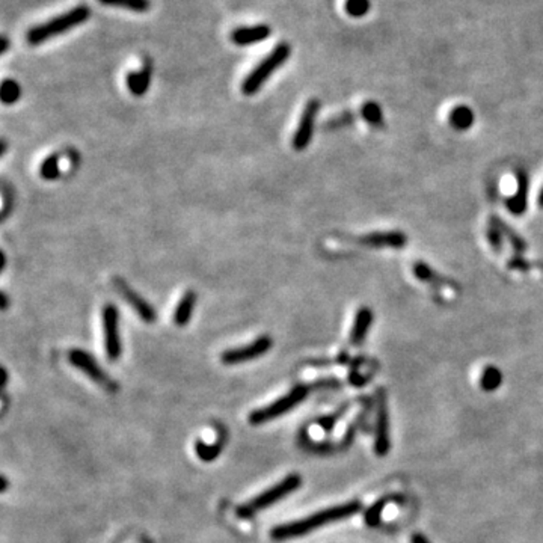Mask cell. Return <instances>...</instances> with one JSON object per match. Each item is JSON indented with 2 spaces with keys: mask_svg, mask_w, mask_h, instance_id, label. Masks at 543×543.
Segmentation results:
<instances>
[{
  "mask_svg": "<svg viewBox=\"0 0 543 543\" xmlns=\"http://www.w3.org/2000/svg\"><path fill=\"white\" fill-rule=\"evenodd\" d=\"M358 508H360V504L358 503H348V504L333 505L331 508H325V510H320L314 515H309L304 519H299V521H293V522L275 527L272 530V539L273 540H288V539H296L300 536H307L311 533V531H314L317 528L343 521V519L355 515L358 512Z\"/></svg>",
  "mask_w": 543,
  "mask_h": 543,
  "instance_id": "obj_1",
  "label": "cell"
},
{
  "mask_svg": "<svg viewBox=\"0 0 543 543\" xmlns=\"http://www.w3.org/2000/svg\"><path fill=\"white\" fill-rule=\"evenodd\" d=\"M91 17V8L86 5H79L70 11H67L65 14L57 16L49 21L42 23L40 26H35L29 29L26 40L30 45H40L45 41L53 40L57 35L72 30L80 25H84Z\"/></svg>",
  "mask_w": 543,
  "mask_h": 543,
  "instance_id": "obj_2",
  "label": "cell"
},
{
  "mask_svg": "<svg viewBox=\"0 0 543 543\" xmlns=\"http://www.w3.org/2000/svg\"><path fill=\"white\" fill-rule=\"evenodd\" d=\"M300 484H302V479H300V476H297V474H290V476H287L280 483L273 484V486L269 488L268 491L261 492L258 496H256V498H252L251 501L239 505L237 516L241 519H249L252 516L258 515L260 512L265 510V508H269L273 504L287 498L288 495L300 488Z\"/></svg>",
  "mask_w": 543,
  "mask_h": 543,
  "instance_id": "obj_3",
  "label": "cell"
},
{
  "mask_svg": "<svg viewBox=\"0 0 543 543\" xmlns=\"http://www.w3.org/2000/svg\"><path fill=\"white\" fill-rule=\"evenodd\" d=\"M290 56H292V45L287 42H280L270 52V55L265 56L264 59L245 77L244 82H241V92H244L245 96L257 94V92L263 88V85L272 77V74L276 70H280Z\"/></svg>",
  "mask_w": 543,
  "mask_h": 543,
  "instance_id": "obj_4",
  "label": "cell"
},
{
  "mask_svg": "<svg viewBox=\"0 0 543 543\" xmlns=\"http://www.w3.org/2000/svg\"><path fill=\"white\" fill-rule=\"evenodd\" d=\"M308 387L307 385H296L292 391H288L287 394L280 397L278 400L272 401L268 406L261 409L253 411L249 415V424L252 425H261L265 423H270L276 418L282 417V415L293 411L296 406L302 403L308 396Z\"/></svg>",
  "mask_w": 543,
  "mask_h": 543,
  "instance_id": "obj_5",
  "label": "cell"
},
{
  "mask_svg": "<svg viewBox=\"0 0 543 543\" xmlns=\"http://www.w3.org/2000/svg\"><path fill=\"white\" fill-rule=\"evenodd\" d=\"M272 344L273 341L269 335H261V337H258L256 341H252L246 345L225 350L221 355V361L225 365H237L252 360H257V358L265 355L272 349Z\"/></svg>",
  "mask_w": 543,
  "mask_h": 543,
  "instance_id": "obj_6",
  "label": "cell"
},
{
  "mask_svg": "<svg viewBox=\"0 0 543 543\" xmlns=\"http://www.w3.org/2000/svg\"><path fill=\"white\" fill-rule=\"evenodd\" d=\"M68 361H70V364L74 365L77 370H80V372L85 373L91 380H94L96 384L106 388L108 391L109 389L113 391L115 387H117L88 352L82 349H73L70 353H68Z\"/></svg>",
  "mask_w": 543,
  "mask_h": 543,
  "instance_id": "obj_7",
  "label": "cell"
},
{
  "mask_svg": "<svg viewBox=\"0 0 543 543\" xmlns=\"http://www.w3.org/2000/svg\"><path fill=\"white\" fill-rule=\"evenodd\" d=\"M118 309L115 305L103 308V333H105V348L109 360L117 361L121 356L122 345L118 331Z\"/></svg>",
  "mask_w": 543,
  "mask_h": 543,
  "instance_id": "obj_8",
  "label": "cell"
},
{
  "mask_svg": "<svg viewBox=\"0 0 543 543\" xmlns=\"http://www.w3.org/2000/svg\"><path fill=\"white\" fill-rule=\"evenodd\" d=\"M319 112H320V101L317 98L309 100L302 112V117H300L296 133L293 136V148L296 149V152H304V149L309 145L311 139H313Z\"/></svg>",
  "mask_w": 543,
  "mask_h": 543,
  "instance_id": "obj_9",
  "label": "cell"
},
{
  "mask_svg": "<svg viewBox=\"0 0 543 543\" xmlns=\"http://www.w3.org/2000/svg\"><path fill=\"white\" fill-rule=\"evenodd\" d=\"M113 284H115V287H117L118 293L127 300V304H129L136 311L137 316H139L144 321H147V323L156 321V319H157L156 309L149 305L144 297H141L135 290H132V288L127 285L121 278H115Z\"/></svg>",
  "mask_w": 543,
  "mask_h": 543,
  "instance_id": "obj_10",
  "label": "cell"
},
{
  "mask_svg": "<svg viewBox=\"0 0 543 543\" xmlns=\"http://www.w3.org/2000/svg\"><path fill=\"white\" fill-rule=\"evenodd\" d=\"M360 244L370 248H394L400 249L406 246L408 237L401 231H377L370 233L360 239Z\"/></svg>",
  "mask_w": 543,
  "mask_h": 543,
  "instance_id": "obj_11",
  "label": "cell"
},
{
  "mask_svg": "<svg viewBox=\"0 0 543 543\" xmlns=\"http://www.w3.org/2000/svg\"><path fill=\"white\" fill-rule=\"evenodd\" d=\"M516 192L513 196L507 200V209L512 215L515 216H521L525 213L527 207H528V189H530V181L528 176L525 171H518L516 172Z\"/></svg>",
  "mask_w": 543,
  "mask_h": 543,
  "instance_id": "obj_12",
  "label": "cell"
},
{
  "mask_svg": "<svg viewBox=\"0 0 543 543\" xmlns=\"http://www.w3.org/2000/svg\"><path fill=\"white\" fill-rule=\"evenodd\" d=\"M272 35V29L268 25H257L251 28H237L231 33V41L236 45H251L265 41Z\"/></svg>",
  "mask_w": 543,
  "mask_h": 543,
  "instance_id": "obj_13",
  "label": "cell"
},
{
  "mask_svg": "<svg viewBox=\"0 0 543 543\" xmlns=\"http://www.w3.org/2000/svg\"><path fill=\"white\" fill-rule=\"evenodd\" d=\"M152 73H153L152 62L147 61L144 62L141 70L130 72L129 74H127V79H125L127 88H129V91L133 96L141 97L145 94L149 88V84H152Z\"/></svg>",
  "mask_w": 543,
  "mask_h": 543,
  "instance_id": "obj_14",
  "label": "cell"
},
{
  "mask_svg": "<svg viewBox=\"0 0 543 543\" xmlns=\"http://www.w3.org/2000/svg\"><path fill=\"white\" fill-rule=\"evenodd\" d=\"M372 323H373V311L372 309L367 308V307H361L360 309H358V313H356L355 320H353V328L350 332V343L353 345L364 344L367 333L370 331V326H372Z\"/></svg>",
  "mask_w": 543,
  "mask_h": 543,
  "instance_id": "obj_15",
  "label": "cell"
},
{
  "mask_svg": "<svg viewBox=\"0 0 543 543\" xmlns=\"http://www.w3.org/2000/svg\"><path fill=\"white\" fill-rule=\"evenodd\" d=\"M413 273L420 281H423L425 284H430L432 287H436V288L448 287V285L456 287L452 281L447 280L445 276H441L438 272H435L427 263H421V261L415 263L413 264Z\"/></svg>",
  "mask_w": 543,
  "mask_h": 543,
  "instance_id": "obj_16",
  "label": "cell"
},
{
  "mask_svg": "<svg viewBox=\"0 0 543 543\" xmlns=\"http://www.w3.org/2000/svg\"><path fill=\"white\" fill-rule=\"evenodd\" d=\"M196 305V293L195 292H186L181 300L178 302L176 308V314H174V321L178 326H186L189 320L192 319L193 309Z\"/></svg>",
  "mask_w": 543,
  "mask_h": 543,
  "instance_id": "obj_17",
  "label": "cell"
},
{
  "mask_svg": "<svg viewBox=\"0 0 543 543\" xmlns=\"http://www.w3.org/2000/svg\"><path fill=\"white\" fill-rule=\"evenodd\" d=\"M448 120H450V124H452L453 129L464 132V130L471 129V127L474 125V120H476V117H474V112L471 108H468L465 105H460L450 112Z\"/></svg>",
  "mask_w": 543,
  "mask_h": 543,
  "instance_id": "obj_18",
  "label": "cell"
},
{
  "mask_svg": "<svg viewBox=\"0 0 543 543\" xmlns=\"http://www.w3.org/2000/svg\"><path fill=\"white\" fill-rule=\"evenodd\" d=\"M377 421H379V429H377L376 448H377L379 455H384V453H387V450H388V417H387V409H385L384 399L380 400Z\"/></svg>",
  "mask_w": 543,
  "mask_h": 543,
  "instance_id": "obj_19",
  "label": "cell"
},
{
  "mask_svg": "<svg viewBox=\"0 0 543 543\" xmlns=\"http://www.w3.org/2000/svg\"><path fill=\"white\" fill-rule=\"evenodd\" d=\"M98 2L110 8L129 9L137 14H144L152 8V2H149V0H98Z\"/></svg>",
  "mask_w": 543,
  "mask_h": 543,
  "instance_id": "obj_20",
  "label": "cell"
},
{
  "mask_svg": "<svg viewBox=\"0 0 543 543\" xmlns=\"http://www.w3.org/2000/svg\"><path fill=\"white\" fill-rule=\"evenodd\" d=\"M491 221L498 225V228L503 231V234L507 237L508 241H510V245L513 246V249L516 251L518 256H519V253H522L527 249L525 240L519 234H516L510 225H507L504 221H501L498 216H491Z\"/></svg>",
  "mask_w": 543,
  "mask_h": 543,
  "instance_id": "obj_21",
  "label": "cell"
},
{
  "mask_svg": "<svg viewBox=\"0 0 543 543\" xmlns=\"http://www.w3.org/2000/svg\"><path fill=\"white\" fill-rule=\"evenodd\" d=\"M361 115L370 125L376 127V129H382V127L385 125L384 112L376 101H367L361 108Z\"/></svg>",
  "mask_w": 543,
  "mask_h": 543,
  "instance_id": "obj_22",
  "label": "cell"
},
{
  "mask_svg": "<svg viewBox=\"0 0 543 543\" xmlns=\"http://www.w3.org/2000/svg\"><path fill=\"white\" fill-rule=\"evenodd\" d=\"M40 174L44 180H56L57 177H59L61 171H59V157H57V154H50L49 157L44 159L40 168Z\"/></svg>",
  "mask_w": 543,
  "mask_h": 543,
  "instance_id": "obj_23",
  "label": "cell"
},
{
  "mask_svg": "<svg viewBox=\"0 0 543 543\" xmlns=\"http://www.w3.org/2000/svg\"><path fill=\"white\" fill-rule=\"evenodd\" d=\"M0 96H2V101L5 103V105H14L21 96V89L16 80L6 79L2 84V92H0Z\"/></svg>",
  "mask_w": 543,
  "mask_h": 543,
  "instance_id": "obj_24",
  "label": "cell"
},
{
  "mask_svg": "<svg viewBox=\"0 0 543 543\" xmlns=\"http://www.w3.org/2000/svg\"><path fill=\"white\" fill-rule=\"evenodd\" d=\"M370 8H372V4L370 0H345L344 9L348 16L353 18H361L368 14Z\"/></svg>",
  "mask_w": 543,
  "mask_h": 543,
  "instance_id": "obj_25",
  "label": "cell"
},
{
  "mask_svg": "<svg viewBox=\"0 0 543 543\" xmlns=\"http://www.w3.org/2000/svg\"><path fill=\"white\" fill-rule=\"evenodd\" d=\"M500 384H501V373L498 368L488 367L486 370H484L481 376V385L484 389H495L498 388Z\"/></svg>",
  "mask_w": 543,
  "mask_h": 543,
  "instance_id": "obj_26",
  "label": "cell"
},
{
  "mask_svg": "<svg viewBox=\"0 0 543 543\" xmlns=\"http://www.w3.org/2000/svg\"><path fill=\"white\" fill-rule=\"evenodd\" d=\"M196 455H198V457L204 462H212L215 460L216 456H219V453H221V445L219 444H215V445H207L201 441L196 442Z\"/></svg>",
  "mask_w": 543,
  "mask_h": 543,
  "instance_id": "obj_27",
  "label": "cell"
},
{
  "mask_svg": "<svg viewBox=\"0 0 543 543\" xmlns=\"http://www.w3.org/2000/svg\"><path fill=\"white\" fill-rule=\"evenodd\" d=\"M486 236H488V240H489L492 249L496 252H500L503 249V236L504 234H503V231L498 228V225L491 221L488 231H486Z\"/></svg>",
  "mask_w": 543,
  "mask_h": 543,
  "instance_id": "obj_28",
  "label": "cell"
},
{
  "mask_svg": "<svg viewBox=\"0 0 543 543\" xmlns=\"http://www.w3.org/2000/svg\"><path fill=\"white\" fill-rule=\"evenodd\" d=\"M508 268L510 269H516V270H528L531 265L528 261H525L522 257L516 256L515 258L510 260V263H508Z\"/></svg>",
  "mask_w": 543,
  "mask_h": 543,
  "instance_id": "obj_29",
  "label": "cell"
},
{
  "mask_svg": "<svg viewBox=\"0 0 543 543\" xmlns=\"http://www.w3.org/2000/svg\"><path fill=\"white\" fill-rule=\"evenodd\" d=\"M0 49H2V53H6V50L9 49V40H8V37H2V38H0Z\"/></svg>",
  "mask_w": 543,
  "mask_h": 543,
  "instance_id": "obj_30",
  "label": "cell"
},
{
  "mask_svg": "<svg viewBox=\"0 0 543 543\" xmlns=\"http://www.w3.org/2000/svg\"><path fill=\"white\" fill-rule=\"evenodd\" d=\"M8 308V296L5 292H2V309Z\"/></svg>",
  "mask_w": 543,
  "mask_h": 543,
  "instance_id": "obj_31",
  "label": "cell"
},
{
  "mask_svg": "<svg viewBox=\"0 0 543 543\" xmlns=\"http://www.w3.org/2000/svg\"><path fill=\"white\" fill-rule=\"evenodd\" d=\"M539 207H540V209H543V188H542V190H540V193H539Z\"/></svg>",
  "mask_w": 543,
  "mask_h": 543,
  "instance_id": "obj_32",
  "label": "cell"
},
{
  "mask_svg": "<svg viewBox=\"0 0 543 543\" xmlns=\"http://www.w3.org/2000/svg\"><path fill=\"white\" fill-rule=\"evenodd\" d=\"M6 488H8V480L6 477H2V492H5Z\"/></svg>",
  "mask_w": 543,
  "mask_h": 543,
  "instance_id": "obj_33",
  "label": "cell"
}]
</instances>
